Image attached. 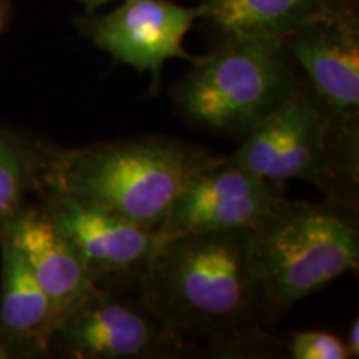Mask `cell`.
Listing matches in <instances>:
<instances>
[{"label":"cell","instance_id":"d6986e66","mask_svg":"<svg viewBox=\"0 0 359 359\" xmlns=\"http://www.w3.org/2000/svg\"><path fill=\"white\" fill-rule=\"evenodd\" d=\"M80 4L85 7V11H87L88 13L90 12H97L98 8L107 6V4L111 2V0H79Z\"/></svg>","mask_w":359,"mask_h":359},{"label":"cell","instance_id":"8992f818","mask_svg":"<svg viewBox=\"0 0 359 359\" xmlns=\"http://www.w3.org/2000/svg\"><path fill=\"white\" fill-rule=\"evenodd\" d=\"M53 349L75 359H142L180 353L183 341L142 298L98 288L65 318L53 338Z\"/></svg>","mask_w":359,"mask_h":359},{"label":"cell","instance_id":"52a82bcc","mask_svg":"<svg viewBox=\"0 0 359 359\" xmlns=\"http://www.w3.org/2000/svg\"><path fill=\"white\" fill-rule=\"evenodd\" d=\"M195 20L198 7H183L172 0H123L109 13L87 12L77 20V27L98 48L140 74L148 72L158 82L170 58L188 62L198 58L183 47Z\"/></svg>","mask_w":359,"mask_h":359},{"label":"cell","instance_id":"5bb4252c","mask_svg":"<svg viewBox=\"0 0 359 359\" xmlns=\"http://www.w3.org/2000/svg\"><path fill=\"white\" fill-rule=\"evenodd\" d=\"M52 147L0 127V235L40 191Z\"/></svg>","mask_w":359,"mask_h":359},{"label":"cell","instance_id":"277c9868","mask_svg":"<svg viewBox=\"0 0 359 359\" xmlns=\"http://www.w3.org/2000/svg\"><path fill=\"white\" fill-rule=\"evenodd\" d=\"M269 182L302 180L353 205L358 185V116L339 118L308 83L291 93L230 156Z\"/></svg>","mask_w":359,"mask_h":359},{"label":"cell","instance_id":"9a60e30c","mask_svg":"<svg viewBox=\"0 0 359 359\" xmlns=\"http://www.w3.org/2000/svg\"><path fill=\"white\" fill-rule=\"evenodd\" d=\"M290 354L294 359H349L344 339L326 331H298L291 334Z\"/></svg>","mask_w":359,"mask_h":359},{"label":"cell","instance_id":"5b68a950","mask_svg":"<svg viewBox=\"0 0 359 359\" xmlns=\"http://www.w3.org/2000/svg\"><path fill=\"white\" fill-rule=\"evenodd\" d=\"M299 83L283 39H230L222 40L210 55L196 58L172 97L191 125L243 138L288 100Z\"/></svg>","mask_w":359,"mask_h":359},{"label":"cell","instance_id":"ba28073f","mask_svg":"<svg viewBox=\"0 0 359 359\" xmlns=\"http://www.w3.org/2000/svg\"><path fill=\"white\" fill-rule=\"evenodd\" d=\"M283 196L280 183L269 182L223 156L180 193L158 233L170 238L251 230Z\"/></svg>","mask_w":359,"mask_h":359},{"label":"cell","instance_id":"7a4b0ae2","mask_svg":"<svg viewBox=\"0 0 359 359\" xmlns=\"http://www.w3.org/2000/svg\"><path fill=\"white\" fill-rule=\"evenodd\" d=\"M222 158L158 135L52 148L39 195L69 196L158 233L180 193Z\"/></svg>","mask_w":359,"mask_h":359},{"label":"cell","instance_id":"8fae6325","mask_svg":"<svg viewBox=\"0 0 359 359\" xmlns=\"http://www.w3.org/2000/svg\"><path fill=\"white\" fill-rule=\"evenodd\" d=\"M2 235L11 238L24 255L35 280L50 298L60 325L98 290L77 248L42 205H27Z\"/></svg>","mask_w":359,"mask_h":359},{"label":"cell","instance_id":"2e32d148","mask_svg":"<svg viewBox=\"0 0 359 359\" xmlns=\"http://www.w3.org/2000/svg\"><path fill=\"white\" fill-rule=\"evenodd\" d=\"M344 344H346L349 358H358L359 354V321L354 320V323L349 326L348 336L344 338Z\"/></svg>","mask_w":359,"mask_h":359},{"label":"cell","instance_id":"3957f363","mask_svg":"<svg viewBox=\"0 0 359 359\" xmlns=\"http://www.w3.org/2000/svg\"><path fill=\"white\" fill-rule=\"evenodd\" d=\"M250 263L264 318L276 321L314 291L356 271V206L331 198L304 201L283 196L250 230Z\"/></svg>","mask_w":359,"mask_h":359},{"label":"cell","instance_id":"6da1fadb","mask_svg":"<svg viewBox=\"0 0 359 359\" xmlns=\"http://www.w3.org/2000/svg\"><path fill=\"white\" fill-rule=\"evenodd\" d=\"M138 288L180 341L203 339L231 356L271 344L259 321L264 311L250 263V230L163 238Z\"/></svg>","mask_w":359,"mask_h":359},{"label":"cell","instance_id":"7c38bea8","mask_svg":"<svg viewBox=\"0 0 359 359\" xmlns=\"http://www.w3.org/2000/svg\"><path fill=\"white\" fill-rule=\"evenodd\" d=\"M0 333L22 358L45 356L52 353L60 318L24 255L7 235H0Z\"/></svg>","mask_w":359,"mask_h":359},{"label":"cell","instance_id":"ac0fdd59","mask_svg":"<svg viewBox=\"0 0 359 359\" xmlns=\"http://www.w3.org/2000/svg\"><path fill=\"white\" fill-rule=\"evenodd\" d=\"M11 20V4L8 0H0V34L7 29Z\"/></svg>","mask_w":359,"mask_h":359},{"label":"cell","instance_id":"30bf717a","mask_svg":"<svg viewBox=\"0 0 359 359\" xmlns=\"http://www.w3.org/2000/svg\"><path fill=\"white\" fill-rule=\"evenodd\" d=\"M308 85L339 118L358 116L359 22L356 8L318 17L285 39Z\"/></svg>","mask_w":359,"mask_h":359},{"label":"cell","instance_id":"e0dca14e","mask_svg":"<svg viewBox=\"0 0 359 359\" xmlns=\"http://www.w3.org/2000/svg\"><path fill=\"white\" fill-rule=\"evenodd\" d=\"M19 359L22 358L17 348L8 341L6 336L0 333V359Z\"/></svg>","mask_w":359,"mask_h":359},{"label":"cell","instance_id":"9c48e42d","mask_svg":"<svg viewBox=\"0 0 359 359\" xmlns=\"http://www.w3.org/2000/svg\"><path fill=\"white\" fill-rule=\"evenodd\" d=\"M40 205L70 238L97 288L138 286L163 240L154 230L57 193L42 195Z\"/></svg>","mask_w":359,"mask_h":359},{"label":"cell","instance_id":"4fadbf2b","mask_svg":"<svg viewBox=\"0 0 359 359\" xmlns=\"http://www.w3.org/2000/svg\"><path fill=\"white\" fill-rule=\"evenodd\" d=\"M349 7H354V0H203L198 20L212 27L222 40H285L308 22Z\"/></svg>","mask_w":359,"mask_h":359}]
</instances>
